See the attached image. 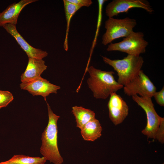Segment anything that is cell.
<instances>
[{"label":"cell","instance_id":"obj_1","mask_svg":"<svg viewBox=\"0 0 164 164\" xmlns=\"http://www.w3.org/2000/svg\"><path fill=\"white\" fill-rule=\"evenodd\" d=\"M87 71L89 75L87 83L96 99H105L111 93L123 87L116 80L112 71H103L93 66L88 68Z\"/></svg>","mask_w":164,"mask_h":164},{"label":"cell","instance_id":"obj_2","mask_svg":"<svg viewBox=\"0 0 164 164\" xmlns=\"http://www.w3.org/2000/svg\"><path fill=\"white\" fill-rule=\"evenodd\" d=\"M48 115V124L42 134L40 152L46 159L54 164H62L63 159L57 144V122L60 116L54 114L46 101Z\"/></svg>","mask_w":164,"mask_h":164},{"label":"cell","instance_id":"obj_3","mask_svg":"<svg viewBox=\"0 0 164 164\" xmlns=\"http://www.w3.org/2000/svg\"><path fill=\"white\" fill-rule=\"evenodd\" d=\"M132 99L145 112L147 124L142 133L148 138L156 139L162 143L164 142V118L160 116L156 111L151 98L135 95Z\"/></svg>","mask_w":164,"mask_h":164},{"label":"cell","instance_id":"obj_4","mask_svg":"<svg viewBox=\"0 0 164 164\" xmlns=\"http://www.w3.org/2000/svg\"><path fill=\"white\" fill-rule=\"evenodd\" d=\"M103 61L117 73V81L123 86L132 80L141 70L144 61L140 56L128 55L122 59L111 60L101 56Z\"/></svg>","mask_w":164,"mask_h":164},{"label":"cell","instance_id":"obj_5","mask_svg":"<svg viewBox=\"0 0 164 164\" xmlns=\"http://www.w3.org/2000/svg\"><path fill=\"white\" fill-rule=\"evenodd\" d=\"M137 24L135 19L128 17L109 18L105 22L106 31L102 36L101 43L106 46L116 39L127 36L133 31Z\"/></svg>","mask_w":164,"mask_h":164},{"label":"cell","instance_id":"obj_6","mask_svg":"<svg viewBox=\"0 0 164 164\" xmlns=\"http://www.w3.org/2000/svg\"><path fill=\"white\" fill-rule=\"evenodd\" d=\"M143 33L141 32L133 31L124 37L121 42L111 43L107 49L108 51H119L128 55L140 56L146 51L148 42L144 38Z\"/></svg>","mask_w":164,"mask_h":164},{"label":"cell","instance_id":"obj_7","mask_svg":"<svg viewBox=\"0 0 164 164\" xmlns=\"http://www.w3.org/2000/svg\"><path fill=\"white\" fill-rule=\"evenodd\" d=\"M124 93L129 96L138 94L142 97H153L156 88L149 77L141 70L138 75L123 86Z\"/></svg>","mask_w":164,"mask_h":164},{"label":"cell","instance_id":"obj_8","mask_svg":"<svg viewBox=\"0 0 164 164\" xmlns=\"http://www.w3.org/2000/svg\"><path fill=\"white\" fill-rule=\"evenodd\" d=\"M136 8L142 9L149 13L154 12L149 2L146 0H113L107 5L105 14L108 18H113Z\"/></svg>","mask_w":164,"mask_h":164},{"label":"cell","instance_id":"obj_9","mask_svg":"<svg viewBox=\"0 0 164 164\" xmlns=\"http://www.w3.org/2000/svg\"><path fill=\"white\" fill-rule=\"evenodd\" d=\"M21 89L28 91L33 96L40 95L46 101V97L52 93L57 94L60 87L51 83L46 79L41 77L29 81L21 83L20 85Z\"/></svg>","mask_w":164,"mask_h":164},{"label":"cell","instance_id":"obj_10","mask_svg":"<svg viewBox=\"0 0 164 164\" xmlns=\"http://www.w3.org/2000/svg\"><path fill=\"white\" fill-rule=\"evenodd\" d=\"M108 104L109 118L116 125L122 123L128 114L126 102L116 92L111 93Z\"/></svg>","mask_w":164,"mask_h":164},{"label":"cell","instance_id":"obj_11","mask_svg":"<svg viewBox=\"0 0 164 164\" xmlns=\"http://www.w3.org/2000/svg\"><path fill=\"white\" fill-rule=\"evenodd\" d=\"M3 27L15 39L21 48L26 53L28 58L43 59L48 56V53L46 51L35 48L29 44L18 32L16 26L7 24Z\"/></svg>","mask_w":164,"mask_h":164},{"label":"cell","instance_id":"obj_12","mask_svg":"<svg viewBox=\"0 0 164 164\" xmlns=\"http://www.w3.org/2000/svg\"><path fill=\"white\" fill-rule=\"evenodd\" d=\"M37 0H21L9 5L4 10L0 12V27L9 24L16 26L19 14L26 5Z\"/></svg>","mask_w":164,"mask_h":164},{"label":"cell","instance_id":"obj_13","mask_svg":"<svg viewBox=\"0 0 164 164\" xmlns=\"http://www.w3.org/2000/svg\"><path fill=\"white\" fill-rule=\"evenodd\" d=\"M47 66L43 59L28 58L26 68L20 77L22 83H25L41 77Z\"/></svg>","mask_w":164,"mask_h":164},{"label":"cell","instance_id":"obj_14","mask_svg":"<svg viewBox=\"0 0 164 164\" xmlns=\"http://www.w3.org/2000/svg\"><path fill=\"white\" fill-rule=\"evenodd\" d=\"M80 130L83 139L86 141H94L102 135V127L99 121L95 118L86 124Z\"/></svg>","mask_w":164,"mask_h":164},{"label":"cell","instance_id":"obj_15","mask_svg":"<svg viewBox=\"0 0 164 164\" xmlns=\"http://www.w3.org/2000/svg\"><path fill=\"white\" fill-rule=\"evenodd\" d=\"M72 112L76 120V126L81 129L86 124L95 118V113L91 110L81 106L72 107Z\"/></svg>","mask_w":164,"mask_h":164},{"label":"cell","instance_id":"obj_16","mask_svg":"<svg viewBox=\"0 0 164 164\" xmlns=\"http://www.w3.org/2000/svg\"><path fill=\"white\" fill-rule=\"evenodd\" d=\"M65 15L67 22L66 34L64 44V48L67 50L68 46V35L70 20L75 12L81 8L67 0H63Z\"/></svg>","mask_w":164,"mask_h":164},{"label":"cell","instance_id":"obj_17","mask_svg":"<svg viewBox=\"0 0 164 164\" xmlns=\"http://www.w3.org/2000/svg\"><path fill=\"white\" fill-rule=\"evenodd\" d=\"M17 164H44L46 160L44 157H32L22 155H14L9 160Z\"/></svg>","mask_w":164,"mask_h":164},{"label":"cell","instance_id":"obj_18","mask_svg":"<svg viewBox=\"0 0 164 164\" xmlns=\"http://www.w3.org/2000/svg\"><path fill=\"white\" fill-rule=\"evenodd\" d=\"M13 99L12 94L9 91L0 90V109L6 107Z\"/></svg>","mask_w":164,"mask_h":164},{"label":"cell","instance_id":"obj_19","mask_svg":"<svg viewBox=\"0 0 164 164\" xmlns=\"http://www.w3.org/2000/svg\"><path fill=\"white\" fill-rule=\"evenodd\" d=\"M156 102L160 106H164V87H162L161 90L159 91H156L153 96Z\"/></svg>","mask_w":164,"mask_h":164},{"label":"cell","instance_id":"obj_20","mask_svg":"<svg viewBox=\"0 0 164 164\" xmlns=\"http://www.w3.org/2000/svg\"><path fill=\"white\" fill-rule=\"evenodd\" d=\"M68 2L80 8L83 6L89 7L93 3L91 0H67Z\"/></svg>","mask_w":164,"mask_h":164},{"label":"cell","instance_id":"obj_21","mask_svg":"<svg viewBox=\"0 0 164 164\" xmlns=\"http://www.w3.org/2000/svg\"><path fill=\"white\" fill-rule=\"evenodd\" d=\"M0 164H17V163L12 162L9 161V160L4 162H0Z\"/></svg>","mask_w":164,"mask_h":164},{"label":"cell","instance_id":"obj_22","mask_svg":"<svg viewBox=\"0 0 164 164\" xmlns=\"http://www.w3.org/2000/svg\"><path fill=\"white\" fill-rule=\"evenodd\" d=\"M163 164H164L163 163Z\"/></svg>","mask_w":164,"mask_h":164}]
</instances>
